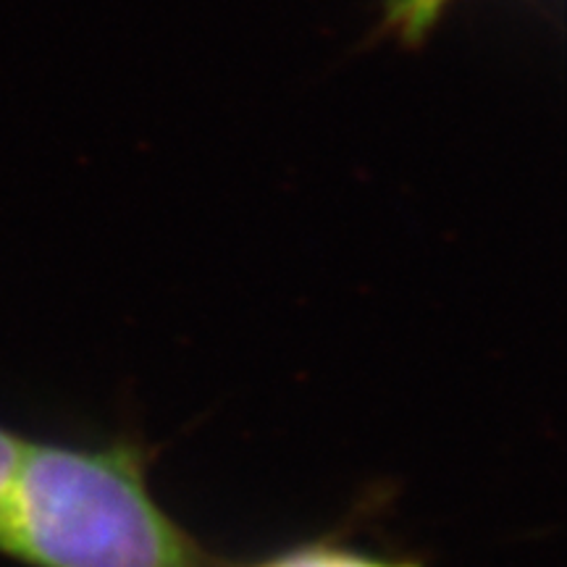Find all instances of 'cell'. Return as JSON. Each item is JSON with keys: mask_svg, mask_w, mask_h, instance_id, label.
I'll list each match as a JSON object with an SVG mask.
<instances>
[{"mask_svg": "<svg viewBox=\"0 0 567 567\" xmlns=\"http://www.w3.org/2000/svg\"><path fill=\"white\" fill-rule=\"evenodd\" d=\"M0 555L27 567H210L124 444H27L0 499Z\"/></svg>", "mask_w": 567, "mask_h": 567, "instance_id": "obj_1", "label": "cell"}, {"mask_svg": "<svg viewBox=\"0 0 567 567\" xmlns=\"http://www.w3.org/2000/svg\"><path fill=\"white\" fill-rule=\"evenodd\" d=\"M258 567H423L417 563H402V559H384L363 555L358 549L334 547V544H308L292 551L268 559Z\"/></svg>", "mask_w": 567, "mask_h": 567, "instance_id": "obj_2", "label": "cell"}, {"mask_svg": "<svg viewBox=\"0 0 567 567\" xmlns=\"http://www.w3.org/2000/svg\"><path fill=\"white\" fill-rule=\"evenodd\" d=\"M444 3L446 0H394L389 24L396 27L405 40H417L434 24Z\"/></svg>", "mask_w": 567, "mask_h": 567, "instance_id": "obj_3", "label": "cell"}, {"mask_svg": "<svg viewBox=\"0 0 567 567\" xmlns=\"http://www.w3.org/2000/svg\"><path fill=\"white\" fill-rule=\"evenodd\" d=\"M24 439L13 436L11 431L0 429V499H3L6 488H9L13 473H17L19 460L24 455Z\"/></svg>", "mask_w": 567, "mask_h": 567, "instance_id": "obj_4", "label": "cell"}]
</instances>
